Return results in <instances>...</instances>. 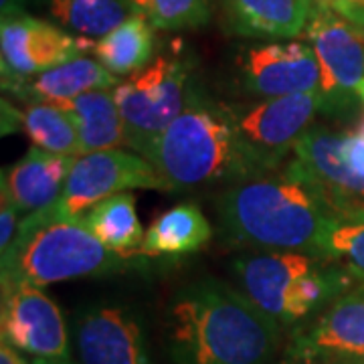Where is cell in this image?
Here are the masks:
<instances>
[{"label":"cell","mask_w":364,"mask_h":364,"mask_svg":"<svg viewBox=\"0 0 364 364\" xmlns=\"http://www.w3.org/2000/svg\"><path fill=\"white\" fill-rule=\"evenodd\" d=\"M282 332L239 287L210 277L176 291L164 316L172 364H272Z\"/></svg>","instance_id":"6da1fadb"},{"label":"cell","mask_w":364,"mask_h":364,"mask_svg":"<svg viewBox=\"0 0 364 364\" xmlns=\"http://www.w3.org/2000/svg\"><path fill=\"white\" fill-rule=\"evenodd\" d=\"M338 213L298 170H284L231 184L217 198V217L235 245L318 255Z\"/></svg>","instance_id":"7a4b0ae2"},{"label":"cell","mask_w":364,"mask_h":364,"mask_svg":"<svg viewBox=\"0 0 364 364\" xmlns=\"http://www.w3.org/2000/svg\"><path fill=\"white\" fill-rule=\"evenodd\" d=\"M140 156L156 168L168 193L231 186L267 174L243 142L231 105L208 102L196 93Z\"/></svg>","instance_id":"3957f363"},{"label":"cell","mask_w":364,"mask_h":364,"mask_svg":"<svg viewBox=\"0 0 364 364\" xmlns=\"http://www.w3.org/2000/svg\"><path fill=\"white\" fill-rule=\"evenodd\" d=\"M0 265L2 287H45L119 272L128 265V255L109 251L81 219L51 221L33 213L21 221Z\"/></svg>","instance_id":"277c9868"},{"label":"cell","mask_w":364,"mask_h":364,"mask_svg":"<svg viewBox=\"0 0 364 364\" xmlns=\"http://www.w3.org/2000/svg\"><path fill=\"white\" fill-rule=\"evenodd\" d=\"M126 128V146L142 154L188 105V67L176 57H158L114 87Z\"/></svg>","instance_id":"5b68a950"},{"label":"cell","mask_w":364,"mask_h":364,"mask_svg":"<svg viewBox=\"0 0 364 364\" xmlns=\"http://www.w3.org/2000/svg\"><path fill=\"white\" fill-rule=\"evenodd\" d=\"M138 188L168 193L156 168L140 154L119 148L91 152L75 160L57 203L35 215L51 221H79L97 203Z\"/></svg>","instance_id":"8992f818"},{"label":"cell","mask_w":364,"mask_h":364,"mask_svg":"<svg viewBox=\"0 0 364 364\" xmlns=\"http://www.w3.org/2000/svg\"><path fill=\"white\" fill-rule=\"evenodd\" d=\"M251 156L267 174L277 172L294 146L312 128L318 114H340L324 91L269 97L251 105H231Z\"/></svg>","instance_id":"52a82bcc"},{"label":"cell","mask_w":364,"mask_h":364,"mask_svg":"<svg viewBox=\"0 0 364 364\" xmlns=\"http://www.w3.org/2000/svg\"><path fill=\"white\" fill-rule=\"evenodd\" d=\"M306 37L320 63L322 91L340 112L352 109L364 81V28L318 0Z\"/></svg>","instance_id":"ba28073f"},{"label":"cell","mask_w":364,"mask_h":364,"mask_svg":"<svg viewBox=\"0 0 364 364\" xmlns=\"http://www.w3.org/2000/svg\"><path fill=\"white\" fill-rule=\"evenodd\" d=\"M73 344L81 364H150L140 312L128 304H90L73 316Z\"/></svg>","instance_id":"9c48e42d"},{"label":"cell","mask_w":364,"mask_h":364,"mask_svg":"<svg viewBox=\"0 0 364 364\" xmlns=\"http://www.w3.org/2000/svg\"><path fill=\"white\" fill-rule=\"evenodd\" d=\"M91 47L90 41L71 37L63 28L28 14L4 18L0 26L2 87L11 91L23 79L73 61Z\"/></svg>","instance_id":"30bf717a"},{"label":"cell","mask_w":364,"mask_h":364,"mask_svg":"<svg viewBox=\"0 0 364 364\" xmlns=\"http://www.w3.org/2000/svg\"><path fill=\"white\" fill-rule=\"evenodd\" d=\"M2 340L35 358H69V332L63 314L41 287H2Z\"/></svg>","instance_id":"8fae6325"},{"label":"cell","mask_w":364,"mask_h":364,"mask_svg":"<svg viewBox=\"0 0 364 364\" xmlns=\"http://www.w3.org/2000/svg\"><path fill=\"white\" fill-rule=\"evenodd\" d=\"M241 87L269 100L322 90V71L312 47L304 43H265L243 53Z\"/></svg>","instance_id":"7c38bea8"},{"label":"cell","mask_w":364,"mask_h":364,"mask_svg":"<svg viewBox=\"0 0 364 364\" xmlns=\"http://www.w3.org/2000/svg\"><path fill=\"white\" fill-rule=\"evenodd\" d=\"M344 136L324 126H312L294 146V168L336 213L364 208V181L356 178L344 162Z\"/></svg>","instance_id":"4fadbf2b"},{"label":"cell","mask_w":364,"mask_h":364,"mask_svg":"<svg viewBox=\"0 0 364 364\" xmlns=\"http://www.w3.org/2000/svg\"><path fill=\"white\" fill-rule=\"evenodd\" d=\"M291 344L322 364H364V286L296 328Z\"/></svg>","instance_id":"5bb4252c"},{"label":"cell","mask_w":364,"mask_h":364,"mask_svg":"<svg viewBox=\"0 0 364 364\" xmlns=\"http://www.w3.org/2000/svg\"><path fill=\"white\" fill-rule=\"evenodd\" d=\"M322 261L324 257L304 251H265L235 261L233 273L239 289L282 328L291 286L301 275L314 272Z\"/></svg>","instance_id":"9a60e30c"},{"label":"cell","mask_w":364,"mask_h":364,"mask_svg":"<svg viewBox=\"0 0 364 364\" xmlns=\"http://www.w3.org/2000/svg\"><path fill=\"white\" fill-rule=\"evenodd\" d=\"M75 160L33 146L14 166L2 170L0 186L6 188L18 213L33 215L57 203Z\"/></svg>","instance_id":"2e32d148"},{"label":"cell","mask_w":364,"mask_h":364,"mask_svg":"<svg viewBox=\"0 0 364 364\" xmlns=\"http://www.w3.org/2000/svg\"><path fill=\"white\" fill-rule=\"evenodd\" d=\"M318 0H223L231 33L251 39H296L306 33Z\"/></svg>","instance_id":"e0dca14e"},{"label":"cell","mask_w":364,"mask_h":364,"mask_svg":"<svg viewBox=\"0 0 364 364\" xmlns=\"http://www.w3.org/2000/svg\"><path fill=\"white\" fill-rule=\"evenodd\" d=\"M117 83L119 81L116 75L112 71H107L100 61L87 59V57H77L63 65L43 71L35 77L23 79L11 91L23 100L39 104V102L73 100V97L91 93V91L112 90Z\"/></svg>","instance_id":"ac0fdd59"},{"label":"cell","mask_w":364,"mask_h":364,"mask_svg":"<svg viewBox=\"0 0 364 364\" xmlns=\"http://www.w3.org/2000/svg\"><path fill=\"white\" fill-rule=\"evenodd\" d=\"M63 109L79 136V156L126 146V128L114 91H91L73 100L47 102Z\"/></svg>","instance_id":"d6986e66"},{"label":"cell","mask_w":364,"mask_h":364,"mask_svg":"<svg viewBox=\"0 0 364 364\" xmlns=\"http://www.w3.org/2000/svg\"><path fill=\"white\" fill-rule=\"evenodd\" d=\"M213 237V227L200 208L182 203L156 217L144 235L140 255L178 257L205 247Z\"/></svg>","instance_id":"ffe728a7"},{"label":"cell","mask_w":364,"mask_h":364,"mask_svg":"<svg viewBox=\"0 0 364 364\" xmlns=\"http://www.w3.org/2000/svg\"><path fill=\"white\" fill-rule=\"evenodd\" d=\"M97 61L114 75H132L150 65L154 55V31L152 25L132 14L112 33L97 39L91 47Z\"/></svg>","instance_id":"44dd1931"},{"label":"cell","mask_w":364,"mask_h":364,"mask_svg":"<svg viewBox=\"0 0 364 364\" xmlns=\"http://www.w3.org/2000/svg\"><path fill=\"white\" fill-rule=\"evenodd\" d=\"M81 223L95 235L109 251L134 257L144 243V231L136 215V200L130 193L109 196L90 208Z\"/></svg>","instance_id":"7402d4cb"},{"label":"cell","mask_w":364,"mask_h":364,"mask_svg":"<svg viewBox=\"0 0 364 364\" xmlns=\"http://www.w3.org/2000/svg\"><path fill=\"white\" fill-rule=\"evenodd\" d=\"M49 13L69 31L97 39L134 14L126 0H49Z\"/></svg>","instance_id":"603a6c76"},{"label":"cell","mask_w":364,"mask_h":364,"mask_svg":"<svg viewBox=\"0 0 364 364\" xmlns=\"http://www.w3.org/2000/svg\"><path fill=\"white\" fill-rule=\"evenodd\" d=\"M318 255L338 265L352 282L364 286V208L334 217L322 237Z\"/></svg>","instance_id":"cb8c5ba5"},{"label":"cell","mask_w":364,"mask_h":364,"mask_svg":"<svg viewBox=\"0 0 364 364\" xmlns=\"http://www.w3.org/2000/svg\"><path fill=\"white\" fill-rule=\"evenodd\" d=\"M21 128L35 148L79 158V136L73 122L57 105L39 102L21 112Z\"/></svg>","instance_id":"d4e9b609"},{"label":"cell","mask_w":364,"mask_h":364,"mask_svg":"<svg viewBox=\"0 0 364 364\" xmlns=\"http://www.w3.org/2000/svg\"><path fill=\"white\" fill-rule=\"evenodd\" d=\"M134 14L144 16L154 28H198L210 21L208 0H126Z\"/></svg>","instance_id":"484cf974"},{"label":"cell","mask_w":364,"mask_h":364,"mask_svg":"<svg viewBox=\"0 0 364 364\" xmlns=\"http://www.w3.org/2000/svg\"><path fill=\"white\" fill-rule=\"evenodd\" d=\"M2 191V210H0V251L4 253L6 249L13 245L16 231H18V225L16 223V215H18V208L13 203V198L9 196L6 188L0 186Z\"/></svg>","instance_id":"4316f807"},{"label":"cell","mask_w":364,"mask_h":364,"mask_svg":"<svg viewBox=\"0 0 364 364\" xmlns=\"http://www.w3.org/2000/svg\"><path fill=\"white\" fill-rule=\"evenodd\" d=\"M342 154H344V162L350 168L352 174L364 181V128L344 136Z\"/></svg>","instance_id":"83f0119b"},{"label":"cell","mask_w":364,"mask_h":364,"mask_svg":"<svg viewBox=\"0 0 364 364\" xmlns=\"http://www.w3.org/2000/svg\"><path fill=\"white\" fill-rule=\"evenodd\" d=\"M330 6L352 25L364 28V0H330Z\"/></svg>","instance_id":"f1b7e54d"},{"label":"cell","mask_w":364,"mask_h":364,"mask_svg":"<svg viewBox=\"0 0 364 364\" xmlns=\"http://www.w3.org/2000/svg\"><path fill=\"white\" fill-rule=\"evenodd\" d=\"M273 364H322L320 360L312 358L310 354L301 352L299 348H296L294 344H289L284 352V356L279 360H275Z\"/></svg>","instance_id":"f546056e"},{"label":"cell","mask_w":364,"mask_h":364,"mask_svg":"<svg viewBox=\"0 0 364 364\" xmlns=\"http://www.w3.org/2000/svg\"><path fill=\"white\" fill-rule=\"evenodd\" d=\"M26 0H0V11H2V21L4 18H14L25 14Z\"/></svg>","instance_id":"4dcf8cb0"},{"label":"cell","mask_w":364,"mask_h":364,"mask_svg":"<svg viewBox=\"0 0 364 364\" xmlns=\"http://www.w3.org/2000/svg\"><path fill=\"white\" fill-rule=\"evenodd\" d=\"M0 364H28L21 356V352L16 350L14 346H11L9 342H4L2 340V344H0Z\"/></svg>","instance_id":"1f68e13d"},{"label":"cell","mask_w":364,"mask_h":364,"mask_svg":"<svg viewBox=\"0 0 364 364\" xmlns=\"http://www.w3.org/2000/svg\"><path fill=\"white\" fill-rule=\"evenodd\" d=\"M31 364H73L69 363V358H65V360H51V358H35Z\"/></svg>","instance_id":"d6a6232c"},{"label":"cell","mask_w":364,"mask_h":364,"mask_svg":"<svg viewBox=\"0 0 364 364\" xmlns=\"http://www.w3.org/2000/svg\"><path fill=\"white\" fill-rule=\"evenodd\" d=\"M358 100H363L364 102V81H363V85L358 87Z\"/></svg>","instance_id":"836d02e7"},{"label":"cell","mask_w":364,"mask_h":364,"mask_svg":"<svg viewBox=\"0 0 364 364\" xmlns=\"http://www.w3.org/2000/svg\"><path fill=\"white\" fill-rule=\"evenodd\" d=\"M320 2H324V4H330V0H320Z\"/></svg>","instance_id":"e575fe53"}]
</instances>
